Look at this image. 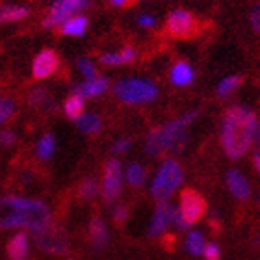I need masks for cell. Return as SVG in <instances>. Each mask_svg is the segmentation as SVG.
<instances>
[{"label":"cell","mask_w":260,"mask_h":260,"mask_svg":"<svg viewBox=\"0 0 260 260\" xmlns=\"http://www.w3.org/2000/svg\"><path fill=\"white\" fill-rule=\"evenodd\" d=\"M255 138H258V119L255 112L245 106H231L225 112L221 128V143L227 156L233 160L244 156Z\"/></svg>","instance_id":"cell-1"},{"label":"cell","mask_w":260,"mask_h":260,"mask_svg":"<svg viewBox=\"0 0 260 260\" xmlns=\"http://www.w3.org/2000/svg\"><path fill=\"white\" fill-rule=\"evenodd\" d=\"M50 221V210L43 201L15 195L0 197V229L22 227L38 233Z\"/></svg>","instance_id":"cell-2"},{"label":"cell","mask_w":260,"mask_h":260,"mask_svg":"<svg viewBox=\"0 0 260 260\" xmlns=\"http://www.w3.org/2000/svg\"><path fill=\"white\" fill-rule=\"evenodd\" d=\"M199 112H188V114L180 115L177 119L169 121L168 125L160 126L156 130H151L145 140V151L149 156H162L164 152L177 151L180 145L186 141V126L197 119Z\"/></svg>","instance_id":"cell-3"},{"label":"cell","mask_w":260,"mask_h":260,"mask_svg":"<svg viewBox=\"0 0 260 260\" xmlns=\"http://www.w3.org/2000/svg\"><path fill=\"white\" fill-rule=\"evenodd\" d=\"M114 93L126 104H143L158 97V86L147 78H125L115 84Z\"/></svg>","instance_id":"cell-4"},{"label":"cell","mask_w":260,"mask_h":260,"mask_svg":"<svg viewBox=\"0 0 260 260\" xmlns=\"http://www.w3.org/2000/svg\"><path fill=\"white\" fill-rule=\"evenodd\" d=\"M182 179H184V171L180 168V164L177 160H164L151 186L152 197L158 201H168L173 191L182 184Z\"/></svg>","instance_id":"cell-5"},{"label":"cell","mask_w":260,"mask_h":260,"mask_svg":"<svg viewBox=\"0 0 260 260\" xmlns=\"http://www.w3.org/2000/svg\"><path fill=\"white\" fill-rule=\"evenodd\" d=\"M206 212V201L203 195L188 188L180 193V208L173 214V223L179 229L191 227L195 221H199Z\"/></svg>","instance_id":"cell-6"},{"label":"cell","mask_w":260,"mask_h":260,"mask_svg":"<svg viewBox=\"0 0 260 260\" xmlns=\"http://www.w3.org/2000/svg\"><path fill=\"white\" fill-rule=\"evenodd\" d=\"M36 240H38V245L43 251H49V253H54V255H61L67 249V236H65V231L56 225V223L50 221L49 225L41 231L36 233Z\"/></svg>","instance_id":"cell-7"},{"label":"cell","mask_w":260,"mask_h":260,"mask_svg":"<svg viewBox=\"0 0 260 260\" xmlns=\"http://www.w3.org/2000/svg\"><path fill=\"white\" fill-rule=\"evenodd\" d=\"M89 4H91V0H56L50 8L49 17L45 19V28L60 26L65 19L76 15L78 11L86 10Z\"/></svg>","instance_id":"cell-8"},{"label":"cell","mask_w":260,"mask_h":260,"mask_svg":"<svg viewBox=\"0 0 260 260\" xmlns=\"http://www.w3.org/2000/svg\"><path fill=\"white\" fill-rule=\"evenodd\" d=\"M123 188V169H121L119 160H110L104 168V179H103V195L104 201L114 203L121 195Z\"/></svg>","instance_id":"cell-9"},{"label":"cell","mask_w":260,"mask_h":260,"mask_svg":"<svg viewBox=\"0 0 260 260\" xmlns=\"http://www.w3.org/2000/svg\"><path fill=\"white\" fill-rule=\"evenodd\" d=\"M166 28H168V32L173 38H188V36H191L195 32L197 21H195V17L191 15L190 11L175 10L169 13Z\"/></svg>","instance_id":"cell-10"},{"label":"cell","mask_w":260,"mask_h":260,"mask_svg":"<svg viewBox=\"0 0 260 260\" xmlns=\"http://www.w3.org/2000/svg\"><path fill=\"white\" fill-rule=\"evenodd\" d=\"M60 67V56L56 54L54 50L50 49H45L41 50L38 56H36V60L32 63V75L34 78H38V80H43V78H49L52 76L58 71Z\"/></svg>","instance_id":"cell-11"},{"label":"cell","mask_w":260,"mask_h":260,"mask_svg":"<svg viewBox=\"0 0 260 260\" xmlns=\"http://www.w3.org/2000/svg\"><path fill=\"white\" fill-rule=\"evenodd\" d=\"M173 214L175 208L166 201H160V205L156 206V210L152 214L151 225H149V234L151 236H162L168 227L173 223Z\"/></svg>","instance_id":"cell-12"},{"label":"cell","mask_w":260,"mask_h":260,"mask_svg":"<svg viewBox=\"0 0 260 260\" xmlns=\"http://www.w3.org/2000/svg\"><path fill=\"white\" fill-rule=\"evenodd\" d=\"M108 86H110L108 78H104V76H93V78H86L82 84L73 87V93L82 99H89L104 93L108 89Z\"/></svg>","instance_id":"cell-13"},{"label":"cell","mask_w":260,"mask_h":260,"mask_svg":"<svg viewBox=\"0 0 260 260\" xmlns=\"http://www.w3.org/2000/svg\"><path fill=\"white\" fill-rule=\"evenodd\" d=\"M227 186H229V190H231V193H233L236 199H240V201L249 199L251 186H249V182H247V179L240 173L238 169H231L227 173Z\"/></svg>","instance_id":"cell-14"},{"label":"cell","mask_w":260,"mask_h":260,"mask_svg":"<svg viewBox=\"0 0 260 260\" xmlns=\"http://www.w3.org/2000/svg\"><path fill=\"white\" fill-rule=\"evenodd\" d=\"M89 238H91L93 247L97 251H101L104 245L110 242V234H108V225L104 223L103 217L95 216L89 221Z\"/></svg>","instance_id":"cell-15"},{"label":"cell","mask_w":260,"mask_h":260,"mask_svg":"<svg viewBox=\"0 0 260 260\" xmlns=\"http://www.w3.org/2000/svg\"><path fill=\"white\" fill-rule=\"evenodd\" d=\"M60 30L63 36H71V38H80L87 30V17L86 15H73L69 19H65L60 24Z\"/></svg>","instance_id":"cell-16"},{"label":"cell","mask_w":260,"mask_h":260,"mask_svg":"<svg viewBox=\"0 0 260 260\" xmlns=\"http://www.w3.org/2000/svg\"><path fill=\"white\" fill-rule=\"evenodd\" d=\"M28 253H30V244H28V236L24 233L15 234L8 242V255L11 260H24Z\"/></svg>","instance_id":"cell-17"},{"label":"cell","mask_w":260,"mask_h":260,"mask_svg":"<svg viewBox=\"0 0 260 260\" xmlns=\"http://www.w3.org/2000/svg\"><path fill=\"white\" fill-rule=\"evenodd\" d=\"M169 78L175 86H190L195 78V73L191 69L190 63L186 61H177V63L171 67V73H169Z\"/></svg>","instance_id":"cell-18"},{"label":"cell","mask_w":260,"mask_h":260,"mask_svg":"<svg viewBox=\"0 0 260 260\" xmlns=\"http://www.w3.org/2000/svg\"><path fill=\"white\" fill-rule=\"evenodd\" d=\"M136 58V50L132 47H125L119 52H106V54L101 56V61L104 65H125Z\"/></svg>","instance_id":"cell-19"},{"label":"cell","mask_w":260,"mask_h":260,"mask_svg":"<svg viewBox=\"0 0 260 260\" xmlns=\"http://www.w3.org/2000/svg\"><path fill=\"white\" fill-rule=\"evenodd\" d=\"M26 6H0V22H15L28 17Z\"/></svg>","instance_id":"cell-20"},{"label":"cell","mask_w":260,"mask_h":260,"mask_svg":"<svg viewBox=\"0 0 260 260\" xmlns=\"http://www.w3.org/2000/svg\"><path fill=\"white\" fill-rule=\"evenodd\" d=\"M76 125H78V128L82 130V132H86V134H95V132H99L101 130V117H99L97 114H84L82 112L78 117H76Z\"/></svg>","instance_id":"cell-21"},{"label":"cell","mask_w":260,"mask_h":260,"mask_svg":"<svg viewBox=\"0 0 260 260\" xmlns=\"http://www.w3.org/2000/svg\"><path fill=\"white\" fill-rule=\"evenodd\" d=\"M145 179H147L145 168L138 162H130L128 168H126V180L130 182V186L140 188V186L145 184Z\"/></svg>","instance_id":"cell-22"},{"label":"cell","mask_w":260,"mask_h":260,"mask_svg":"<svg viewBox=\"0 0 260 260\" xmlns=\"http://www.w3.org/2000/svg\"><path fill=\"white\" fill-rule=\"evenodd\" d=\"M56 152V138L54 134H45L38 143V156L41 160H50Z\"/></svg>","instance_id":"cell-23"},{"label":"cell","mask_w":260,"mask_h":260,"mask_svg":"<svg viewBox=\"0 0 260 260\" xmlns=\"http://www.w3.org/2000/svg\"><path fill=\"white\" fill-rule=\"evenodd\" d=\"M240 84H242V76H238V75L227 76V78H223V80L219 82V86H217V95H219L221 99L231 97V95L240 87Z\"/></svg>","instance_id":"cell-24"},{"label":"cell","mask_w":260,"mask_h":260,"mask_svg":"<svg viewBox=\"0 0 260 260\" xmlns=\"http://www.w3.org/2000/svg\"><path fill=\"white\" fill-rule=\"evenodd\" d=\"M205 236L199 233V231H191L186 238V249L190 251L191 255H203V249H205Z\"/></svg>","instance_id":"cell-25"},{"label":"cell","mask_w":260,"mask_h":260,"mask_svg":"<svg viewBox=\"0 0 260 260\" xmlns=\"http://www.w3.org/2000/svg\"><path fill=\"white\" fill-rule=\"evenodd\" d=\"M63 108H65V114L69 115L71 119H76V117L84 112V99L73 93V95L67 99V103H65Z\"/></svg>","instance_id":"cell-26"},{"label":"cell","mask_w":260,"mask_h":260,"mask_svg":"<svg viewBox=\"0 0 260 260\" xmlns=\"http://www.w3.org/2000/svg\"><path fill=\"white\" fill-rule=\"evenodd\" d=\"M28 103L34 104V106H45V108H49L50 104V99H49V93L45 91L43 87H34L30 95H28Z\"/></svg>","instance_id":"cell-27"},{"label":"cell","mask_w":260,"mask_h":260,"mask_svg":"<svg viewBox=\"0 0 260 260\" xmlns=\"http://www.w3.org/2000/svg\"><path fill=\"white\" fill-rule=\"evenodd\" d=\"M13 110H15V104H13L11 99L0 97V125H2L4 121L10 119L11 114H13Z\"/></svg>","instance_id":"cell-28"},{"label":"cell","mask_w":260,"mask_h":260,"mask_svg":"<svg viewBox=\"0 0 260 260\" xmlns=\"http://www.w3.org/2000/svg\"><path fill=\"white\" fill-rule=\"evenodd\" d=\"M99 191V186H97V180L95 179H86L82 182L80 186V195L84 199H93Z\"/></svg>","instance_id":"cell-29"},{"label":"cell","mask_w":260,"mask_h":260,"mask_svg":"<svg viewBox=\"0 0 260 260\" xmlns=\"http://www.w3.org/2000/svg\"><path fill=\"white\" fill-rule=\"evenodd\" d=\"M78 71H80L82 75L86 76V78H93V76H97V69H95V63H93L89 58H84L82 56L80 60H78Z\"/></svg>","instance_id":"cell-30"},{"label":"cell","mask_w":260,"mask_h":260,"mask_svg":"<svg viewBox=\"0 0 260 260\" xmlns=\"http://www.w3.org/2000/svg\"><path fill=\"white\" fill-rule=\"evenodd\" d=\"M203 255H205L206 260H219V258H221V249H219V245H217V244L210 242V244H205Z\"/></svg>","instance_id":"cell-31"},{"label":"cell","mask_w":260,"mask_h":260,"mask_svg":"<svg viewBox=\"0 0 260 260\" xmlns=\"http://www.w3.org/2000/svg\"><path fill=\"white\" fill-rule=\"evenodd\" d=\"M128 216H130V208H128V205H117L114 208V219L117 223H123V221H126L128 219Z\"/></svg>","instance_id":"cell-32"},{"label":"cell","mask_w":260,"mask_h":260,"mask_svg":"<svg viewBox=\"0 0 260 260\" xmlns=\"http://www.w3.org/2000/svg\"><path fill=\"white\" fill-rule=\"evenodd\" d=\"M130 145H132V141H130V138H121V140L115 141L114 145V154H123V152H126L130 149Z\"/></svg>","instance_id":"cell-33"},{"label":"cell","mask_w":260,"mask_h":260,"mask_svg":"<svg viewBox=\"0 0 260 260\" xmlns=\"http://www.w3.org/2000/svg\"><path fill=\"white\" fill-rule=\"evenodd\" d=\"M15 143V134L10 130H0V147H8Z\"/></svg>","instance_id":"cell-34"},{"label":"cell","mask_w":260,"mask_h":260,"mask_svg":"<svg viewBox=\"0 0 260 260\" xmlns=\"http://www.w3.org/2000/svg\"><path fill=\"white\" fill-rule=\"evenodd\" d=\"M138 24L143 28H152L154 24H156V19L152 15H149V13H143V15L138 17Z\"/></svg>","instance_id":"cell-35"},{"label":"cell","mask_w":260,"mask_h":260,"mask_svg":"<svg viewBox=\"0 0 260 260\" xmlns=\"http://www.w3.org/2000/svg\"><path fill=\"white\" fill-rule=\"evenodd\" d=\"M260 11H258V6L256 8H253V11H251V24H253V30L255 32H258L260 30Z\"/></svg>","instance_id":"cell-36"},{"label":"cell","mask_w":260,"mask_h":260,"mask_svg":"<svg viewBox=\"0 0 260 260\" xmlns=\"http://www.w3.org/2000/svg\"><path fill=\"white\" fill-rule=\"evenodd\" d=\"M258 151L255 152V154H253V166H255V169L256 171H258V168H260V160H258Z\"/></svg>","instance_id":"cell-37"},{"label":"cell","mask_w":260,"mask_h":260,"mask_svg":"<svg viewBox=\"0 0 260 260\" xmlns=\"http://www.w3.org/2000/svg\"><path fill=\"white\" fill-rule=\"evenodd\" d=\"M130 0H112V4L114 6H126Z\"/></svg>","instance_id":"cell-38"}]
</instances>
